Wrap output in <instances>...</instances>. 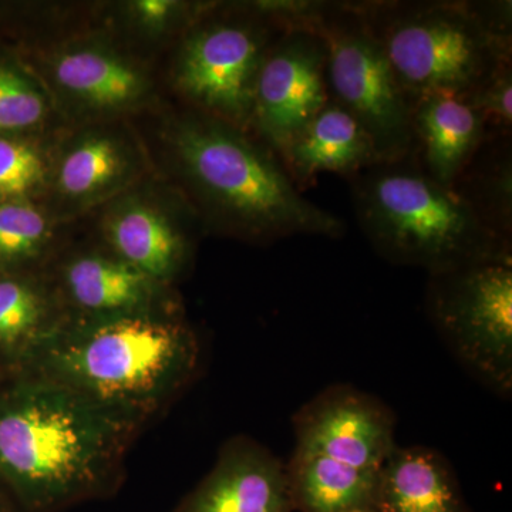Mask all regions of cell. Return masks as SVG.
I'll use <instances>...</instances> for the list:
<instances>
[{"mask_svg":"<svg viewBox=\"0 0 512 512\" xmlns=\"http://www.w3.org/2000/svg\"><path fill=\"white\" fill-rule=\"evenodd\" d=\"M133 424L39 377L0 393V480L30 512L104 495Z\"/></svg>","mask_w":512,"mask_h":512,"instance_id":"6da1fadb","label":"cell"},{"mask_svg":"<svg viewBox=\"0 0 512 512\" xmlns=\"http://www.w3.org/2000/svg\"><path fill=\"white\" fill-rule=\"evenodd\" d=\"M198 353L187 326L141 311L50 330L25 357L30 376L59 384L136 427L188 382Z\"/></svg>","mask_w":512,"mask_h":512,"instance_id":"7a4b0ae2","label":"cell"},{"mask_svg":"<svg viewBox=\"0 0 512 512\" xmlns=\"http://www.w3.org/2000/svg\"><path fill=\"white\" fill-rule=\"evenodd\" d=\"M173 143L184 177L218 227L266 242L345 235V222L309 201L274 151L242 128L198 111L178 124Z\"/></svg>","mask_w":512,"mask_h":512,"instance_id":"3957f363","label":"cell"},{"mask_svg":"<svg viewBox=\"0 0 512 512\" xmlns=\"http://www.w3.org/2000/svg\"><path fill=\"white\" fill-rule=\"evenodd\" d=\"M357 224L373 249L429 274L474 262L512 259L498 237L453 188L437 183L416 156L380 161L349 178Z\"/></svg>","mask_w":512,"mask_h":512,"instance_id":"277c9868","label":"cell"},{"mask_svg":"<svg viewBox=\"0 0 512 512\" xmlns=\"http://www.w3.org/2000/svg\"><path fill=\"white\" fill-rule=\"evenodd\" d=\"M410 101L464 97L504 63L512 39L497 35L476 2H356Z\"/></svg>","mask_w":512,"mask_h":512,"instance_id":"5b68a950","label":"cell"},{"mask_svg":"<svg viewBox=\"0 0 512 512\" xmlns=\"http://www.w3.org/2000/svg\"><path fill=\"white\" fill-rule=\"evenodd\" d=\"M429 318L447 348L493 392H512V259L429 274Z\"/></svg>","mask_w":512,"mask_h":512,"instance_id":"8992f818","label":"cell"},{"mask_svg":"<svg viewBox=\"0 0 512 512\" xmlns=\"http://www.w3.org/2000/svg\"><path fill=\"white\" fill-rule=\"evenodd\" d=\"M315 30L326 43L330 99L366 128L382 161L416 156L412 101L356 2H329Z\"/></svg>","mask_w":512,"mask_h":512,"instance_id":"52a82bcc","label":"cell"},{"mask_svg":"<svg viewBox=\"0 0 512 512\" xmlns=\"http://www.w3.org/2000/svg\"><path fill=\"white\" fill-rule=\"evenodd\" d=\"M248 15L212 16L192 30L178 57L175 82L201 113L251 128L256 77L269 47L285 32L258 5Z\"/></svg>","mask_w":512,"mask_h":512,"instance_id":"ba28073f","label":"cell"},{"mask_svg":"<svg viewBox=\"0 0 512 512\" xmlns=\"http://www.w3.org/2000/svg\"><path fill=\"white\" fill-rule=\"evenodd\" d=\"M326 43L315 29L276 37L256 77L251 128L278 156L330 99Z\"/></svg>","mask_w":512,"mask_h":512,"instance_id":"9c48e42d","label":"cell"},{"mask_svg":"<svg viewBox=\"0 0 512 512\" xmlns=\"http://www.w3.org/2000/svg\"><path fill=\"white\" fill-rule=\"evenodd\" d=\"M292 426L296 451L365 470H380L397 446L392 410L348 384L330 386L303 404Z\"/></svg>","mask_w":512,"mask_h":512,"instance_id":"30bf717a","label":"cell"},{"mask_svg":"<svg viewBox=\"0 0 512 512\" xmlns=\"http://www.w3.org/2000/svg\"><path fill=\"white\" fill-rule=\"evenodd\" d=\"M173 512H293L286 466L255 440L232 439Z\"/></svg>","mask_w":512,"mask_h":512,"instance_id":"8fae6325","label":"cell"},{"mask_svg":"<svg viewBox=\"0 0 512 512\" xmlns=\"http://www.w3.org/2000/svg\"><path fill=\"white\" fill-rule=\"evenodd\" d=\"M278 158L301 191L315 184L320 174L349 180L382 161L366 128L333 99L279 151Z\"/></svg>","mask_w":512,"mask_h":512,"instance_id":"7c38bea8","label":"cell"},{"mask_svg":"<svg viewBox=\"0 0 512 512\" xmlns=\"http://www.w3.org/2000/svg\"><path fill=\"white\" fill-rule=\"evenodd\" d=\"M416 157L433 180L453 187L487 138L484 120L460 97L427 96L412 103Z\"/></svg>","mask_w":512,"mask_h":512,"instance_id":"4fadbf2b","label":"cell"},{"mask_svg":"<svg viewBox=\"0 0 512 512\" xmlns=\"http://www.w3.org/2000/svg\"><path fill=\"white\" fill-rule=\"evenodd\" d=\"M372 512H470L453 467L430 447L394 448L377 477Z\"/></svg>","mask_w":512,"mask_h":512,"instance_id":"5bb4252c","label":"cell"},{"mask_svg":"<svg viewBox=\"0 0 512 512\" xmlns=\"http://www.w3.org/2000/svg\"><path fill=\"white\" fill-rule=\"evenodd\" d=\"M379 471L295 450L286 464L293 511L372 512Z\"/></svg>","mask_w":512,"mask_h":512,"instance_id":"9a60e30c","label":"cell"},{"mask_svg":"<svg viewBox=\"0 0 512 512\" xmlns=\"http://www.w3.org/2000/svg\"><path fill=\"white\" fill-rule=\"evenodd\" d=\"M111 245L120 261L157 281L178 271L185 256V242L160 212L133 205L117 212L109 224Z\"/></svg>","mask_w":512,"mask_h":512,"instance_id":"2e32d148","label":"cell"},{"mask_svg":"<svg viewBox=\"0 0 512 512\" xmlns=\"http://www.w3.org/2000/svg\"><path fill=\"white\" fill-rule=\"evenodd\" d=\"M55 74L64 90L100 109L128 106L146 92V80L136 67L97 49L74 50L59 57Z\"/></svg>","mask_w":512,"mask_h":512,"instance_id":"e0dca14e","label":"cell"},{"mask_svg":"<svg viewBox=\"0 0 512 512\" xmlns=\"http://www.w3.org/2000/svg\"><path fill=\"white\" fill-rule=\"evenodd\" d=\"M66 285L80 308L104 316L141 312L153 293V279L120 259L96 255L67 266Z\"/></svg>","mask_w":512,"mask_h":512,"instance_id":"ac0fdd59","label":"cell"},{"mask_svg":"<svg viewBox=\"0 0 512 512\" xmlns=\"http://www.w3.org/2000/svg\"><path fill=\"white\" fill-rule=\"evenodd\" d=\"M451 188L473 208L484 225L511 242V136H487L476 157Z\"/></svg>","mask_w":512,"mask_h":512,"instance_id":"d6986e66","label":"cell"},{"mask_svg":"<svg viewBox=\"0 0 512 512\" xmlns=\"http://www.w3.org/2000/svg\"><path fill=\"white\" fill-rule=\"evenodd\" d=\"M127 165L126 153L114 138L87 137L63 157L57 183L67 197L86 200L117 184Z\"/></svg>","mask_w":512,"mask_h":512,"instance_id":"ffe728a7","label":"cell"},{"mask_svg":"<svg viewBox=\"0 0 512 512\" xmlns=\"http://www.w3.org/2000/svg\"><path fill=\"white\" fill-rule=\"evenodd\" d=\"M45 305L25 282L0 281V352L26 356L49 330H43Z\"/></svg>","mask_w":512,"mask_h":512,"instance_id":"44dd1931","label":"cell"},{"mask_svg":"<svg viewBox=\"0 0 512 512\" xmlns=\"http://www.w3.org/2000/svg\"><path fill=\"white\" fill-rule=\"evenodd\" d=\"M47 237L46 218L29 202L0 204V264H15L36 255Z\"/></svg>","mask_w":512,"mask_h":512,"instance_id":"7402d4cb","label":"cell"},{"mask_svg":"<svg viewBox=\"0 0 512 512\" xmlns=\"http://www.w3.org/2000/svg\"><path fill=\"white\" fill-rule=\"evenodd\" d=\"M42 154L25 141L0 137V204L23 201L45 181Z\"/></svg>","mask_w":512,"mask_h":512,"instance_id":"603a6c76","label":"cell"},{"mask_svg":"<svg viewBox=\"0 0 512 512\" xmlns=\"http://www.w3.org/2000/svg\"><path fill=\"white\" fill-rule=\"evenodd\" d=\"M45 114V99L33 83L12 67L0 64V133L36 126Z\"/></svg>","mask_w":512,"mask_h":512,"instance_id":"cb8c5ba5","label":"cell"},{"mask_svg":"<svg viewBox=\"0 0 512 512\" xmlns=\"http://www.w3.org/2000/svg\"><path fill=\"white\" fill-rule=\"evenodd\" d=\"M461 100L480 114L487 136H511L512 62L498 67Z\"/></svg>","mask_w":512,"mask_h":512,"instance_id":"d4e9b609","label":"cell"},{"mask_svg":"<svg viewBox=\"0 0 512 512\" xmlns=\"http://www.w3.org/2000/svg\"><path fill=\"white\" fill-rule=\"evenodd\" d=\"M177 9V3L168 0H146L136 3L138 18L151 26L161 25L164 20L167 22Z\"/></svg>","mask_w":512,"mask_h":512,"instance_id":"484cf974","label":"cell"},{"mask_svg":"<svg viewBox=\"0 0 512 512\" xmlns=\"http://www.w3.org/2000/svg\"><path fill=\"white\" fill-rule=\"evenodd\" d=\"M0 512H6L5 511V505H3L2 497H0Z\"/></svg>","mask_w":512,"mask_h":512,"instance_id":"4316f807","label":"cell"}]
</instances>
